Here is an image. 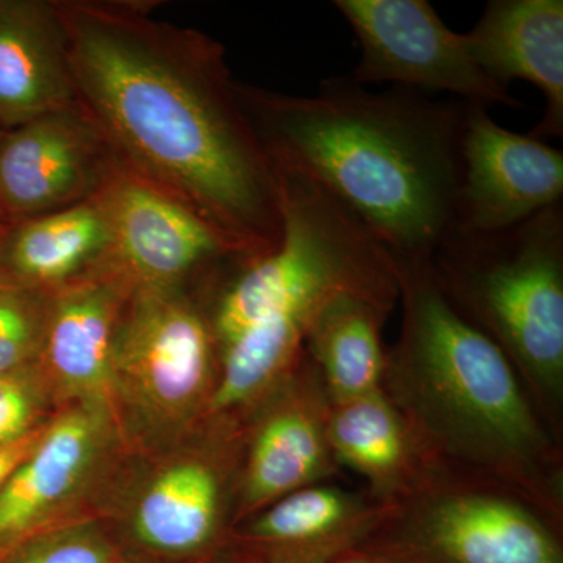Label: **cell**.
Masks as SVG:
<instances>
[{
	"mask_svg": "<svg viewBox=\"0 0 563 563\" xmlns=\"http://www.w3.org/2000/svg\"><path fill=\"white\" fill-rule=\"evenodd\" d=\"M41 433L43 431L33 432L31 435L25 437V439L20 440V442L0 444V490H2L3 485L9 481L14 470L31 454V451L40 440Z\"/></svg>",
	"mask_w": 563,
	"mask_h": 563,
	"instance_id": "obj_24",
	"label": "cell"
},
{
	"mask_svg": "<svg viewBox=\"0 0 563 563\" xmlns=\"http://www.w3.org/2000/svg\"><path fill=\"white\" fill-rule=\"evenodd\" d=\"M113 152L80 107L55 111L0 136V220L11 224L91 198Z\"/></svg>",
	"mask_w": 563,
	"mask_h": 563,
	"instance_id": "obj_11",
	"label": "cell"
},
{
	"mask_svg": "<svg viewBox=\"0 0 563 563\" xmlns=\"http://www.w3.org/2000/svg\"><path fill=\"white\" fill-rule=\"evenodd\" d=\"M3 563H117L113 550L90 526L24 539Z\"/></svg>",
	"mask_w": 563,
	"mask_h": 563,
	"instance_id": "obj_22",
	"label": "cell"
},
{
	"mask_svg": "<svg viewBox=\"0 0 563 563\" xmlns=\"http://www.w3.org/2000/svg\"><path fill=\"white\" fill-rule=\"evenodd\" d=\"M103 417L80 406L44 429L0 490V551L16 547L79 490L101 451Z\"/></svg>",
	"mask_w": 563,
	"mask_h": 563,
	"instance_id": "obj_16",
	"label": "cell"
},
{
	"mask_svg": "<svg viewBox=\"0 0 563 563\" xmlns=\"http://www.w3.org/2000/svg\"><path fill=\"white\" fill-rule=\"evenodd\" d=\"M429 263L448 301L501 350L563 444V201L504 231L453 229Z\"/></svg>",
	"mask_w": 563,
	"mask_h": 563,
	"instance_id": "obj_4",
	"label": "cell"
},
{
	"mask_svg": "<svg viewBox=\"0 0 563 563\" xmlns=\"http://www.w3.org/2000/svg\"><path fill=\"white\" fill-rule=\"evenodd\" d=\"M7 222H3L2 220H0V239H2V235H3V232H5V229H7Z\"/></svg>",
	"mask_w": 563,
	"mask_h": 563,
	"instance_id": "obj_26",
	"label": "cell"
},
{
	"mask_svg": "<svg viewBox=\"0 0 563 563\" xmlns=\"http://www.w3.org/2000/svg\"><path fill=\"white\" fill-rule=\"evenodd\" d=\"M329 563H380L376 559L369 558V555L361 553V551L352 550L350 553L340 555V558L333 559Z\"/></svg>",
	"mask_w": 563,
	"mask_h": 563,
	"instance_id": "obj_25",
	"label": "cell"
},
{
	"mask_svg": "<svg viewBox=\"0 0 563 563\" xmlns=\"http://www.w3.org/2000/svg\"><path fill=\"white\" fill-rule=\"evenodd\" d=\"M562 531L520 492L435 463L355 551L380 563H563Z\"/></svg>",
	"mask_w": 563,
	"mask_h": 563,
	"instance_id": "obj_5",
	"label": "cell"
},
{
	"mask_svg": "<svg viewBox=\"0 0 563 563\" xmlns=\"http://www.w3.org/2000/svg\"><path fill=\"white\" fill-rule=\"evenodd\" d=\"M332 401L306 350L246 412L235 521L340 473L329 442Z\"/></svg>",
	"mask_w": 563,
	"mask_h": 563,
	"instance_id": "obj_8",
	"label": "cell"
},
{
	"mask_svg": "<svg viewBox=\"0 0 563 563\" xmlns=\"http://www.w3.org/2000/svg\"><path fill=\"white\" fill-rule=\"evenodd\" d=\"M51 296L0 274V374L32 368L40 358Z\"/></svg>",
	"mask_w": 563,
	"mask_h": 563,
	"instance_id": "obj_21",
	"label": "cell"
},
{
	"mask_svg": "<svg viewBox=\"0 0 563 563\" xmlns=\"http://www.w3.org/2000/svg\"><path fill=\"white\" fill-rule=\"evenodd\" d=\"M561 201L563 152L507 131L487 107L468 103L454 231H504Z\"/></svg>",
	"mask_w": 563,
	"mask_h": 563,
	"instance_id": "obj_10",
	"label": "cell"
},
{
	"mask_svg": "<svg viewBox=\"0 0 563 563\" xmlns=\"http://www.w3.org/2000/svg\"><path fill=\"white\" fill-rule=\"evenodd\" d=\"M218 376L210 317L177 288L133 287L114 332L113 395L154 424H187L207 415Z\"/></svg>",
	"mask_w": 563,
	"mask_h": 563,
	"instance_id": "obj_6",
	"label": "cell"
},
{
	"mask_svg": "<svg viewBox=\"0 0 563 563\" xmlns=\"http://www.w3.org/2000/svg\"><path fill=\"white\" fill-rule=\"evenodd\" d=\"M398 301L399 292H342L318 314L303 350L332 404L380 388L387 362L384 328Z\"/></svg>",
	"mask_w": 563,
	"mask_h": 563,
	"instance_id": "obj_20",
	"label": "cell"
},
{
	"mask_svg": "<svg viewBox=\"0 0 563 563\" xmlns=\"http://www.w3.org/2000/svg\"><path fill=\"white\" fill-rule=\"evenodd\" d=\"M2 133H3L2 128H0V136H2Z\"/></svg>",
	"mask_w": 563,
	"mask_h": 563,
	"instance_id": "obj_27",
	"label": "cell"
},
{
	"mask_svg": "<svg viewBox=\"0 0 563 563\" xmlns=\"http://www.w3.org/2000/svg\"><path fill=\"white\" fill-rule=\"evenodd\" d=\"M393 262L401 328L380 388L433 462L498 481L563 523V444L514 366L448 301L429 261Z\"/></svg>",
	"mask_w": 563,
	"mask_h": 563,
	"instance_id": "obj_3",
	"label": "cell"
},
{
	"mask_svg": "<svg viewBox=\"0 0 563 563\" xmlns=\"http://www.w3.org/2000/svg\"><path fill=\"white\" fill-rule=\"evenodd\" d=\"M390 504L333 483L303 487L247 517L239 539L261 563H329L355 550Z\"/></svg>",
	"mask_w": 563,
	"mask_h": 563,
	"instance_id": "obj_14",
	"label": "cell"
},
{
	"mask_svg": "<svg viewBox=\"0 0 563 563\" xmlns=\"http://www.w3.org/2000/svg\"><path fill=\"white\" fill-rule=\"evenodd\" d=\"M362 57L351 79L410 91H444L474 106L523 109L474 63L465 33L451 31L428 0H333Z\"/></svg>",
	"mask_w": 563,
	"mask_h": 563,
	"instance_id": "obj_7",
	"label": "cell"
},
{
	"mask_svg": "<svg viewBox=\"0 0 563 563\" xmlns=\"http://www.w3.org/2000/svg\"><path fill=\"white\" fill-rule=\"evenodd\" d=\"M133 285L111 263L52 291L40 358L80 406L106 412L114 332Z\"/></svg>",
	"mask_w": 563,
	"mask_h": 563,
	"instance_id": "obj_12",
	"label": "cell"
},
{
	"mask_svg": "<svg viewBox=\"0 0 563 563\" xmlns=\"http://www.w3.org/2000/svg\"><path fill=\"white\" fill-rule=\"evenodd\" d=\"M470 54L496 84L520 79L536 85L544 113L528 135L563 136V0H492L472 31Z\"/></svg>",
	"mask_w": 563,
	"mask_h": 563,
	"instance_id": "obj_13",
	"label": "cell"
},
{
	"mask_svg": "<svg viewBox=\"0 0 563 563\" xmlns=\"http://www.w3.org/2000/svg\"><path fill=\"white\" fill-rule=\"evenodd\" d=\"M251 563H261V562L254 561V562H251Z\"/></svg>",
	"mask_w": 563,
	"mask_h": 563,
	"instance_id": "obj_28",
	"label": "cell"
},
{
	"mask_svg": "<svg viewBox=\"0 0 563 563\" xmlns=\"http://www.w3.org/2000/svg\"><path fill=\"white\" fill-rule=\"evenodd\" d=\"M32 369L0 374V444L31 435L40 413V395Z\"/></svg>",
	"mask_w": 563,
	"mask_h": 563,
	"instance_id": "obj_23",
	"label": "cell"
},
{
	"mask_svg": "<svg viewBox=\"0 0 563 563\" xmlns=\"http://www.w3.org/2000/svg\"><path fill=\"white\" fill-rule=\"evenodd\" d=\"M233 88L276 168L321 185L391 257L431 261L454 228L468 103L351 77L307 96Z\"/></svg>",
	"mask_w": 563,
	"mask_h": 563,
	"instance_id": "obj_2",
	"label": "cell"
},
{
	"mask_svg": "<svg viewBox=\"0 0 563 563\" xmlns=\"http://www.w3.org/2000/svg\"><path fill=\"white\" fill-rule=\"evenodd\" d=\"M329 442L340 468L358 474L384 504L398 501L435 465L383 388L332 404Z\"/></svg>",
	"mask_w": 563,
	"mask_h": 563,
	"instance_id": "obj_19",
	"label": "cell"
},
{
	"mask_svg": "<svg viewBox=\"0 0 563 563\" xmlns=\"http://www.w3.org/2000/svg\"><path fill=\"white\" fill-rule=\"evenodd\" d=\"M110 258V222L99 192L66 209L11 222L0 239V274L36 290H58Z\"/></svg>",
	"mask_w": 563,
	"mask_h": 563,
	"instance_id": "obj_17",
	"label": "cell"
},
{
	"mask_svg": "<svg viewBox=\"0 0 563 563\" xmlns=\"http://www.w3.org/2000/svg\"><path fill=\"white\" fill-rule=\"evenodd\" d=\"M225 454L188 457L163 470L136 506L133 529L152 548L191 554L220 536L229 484L240 485L242 463Z\"/></svg>",
	"mask_w": 563,
	"mask_h": 563,
	"instance_id": "obj_18",
	"label": "cell"
},
{
	"mask_svg": "<svg viewBox=\"0 0 563 563\" xmlns=\"http://www.w3.org/2000/svg\"><path fill=\"white\" fill-rule=\"evenodd\" d=\"M55 0H0V128L77 109Z\"/></svg>",
	"mask_w": 563,
	"mask_h": 563,
	"instance_id": "obj_15",
	"label": "cell"
},
{
	"mask_svg": "<svg viewBox=\"0 0 563 563\" xmlns=\"http://www.w3.org/2000/svg\"><path fill=\"white\" fill-rule=\"evenodd\" d=\"M80 109L118 161L202 214L244 257L280 242L277 169L224 47L144 0H55Z\"/></svg>",
	"mask_w": 563,
	"mask_h": 563,
	"instance_id": "obj_1",
	"label": "cell"
},
{
	"mask_svg": "<svg viewBox=\"0 0 563 563\" xmlns=\"http://www.w3.org/2000/svg\"><path fill=\"white\" fill-rule=\"evenodd\" d=\"M98 192L110 222V263L133 287L177 288L203 266L246 258L202 214L114 154Z\"/></svg>",
	"mask_w": 563,
	"mask_h": 563,
	"instance_id": "obj_9",
	"label": "cell"
}]
</instances>
